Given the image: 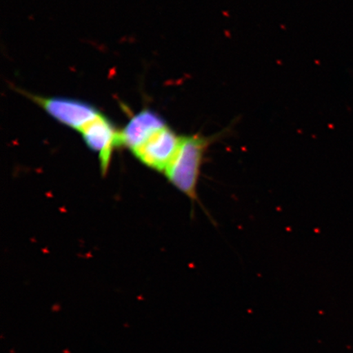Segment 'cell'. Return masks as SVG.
I'll return each instance as SVG.
<instances>
[{"label": "cell", "mask_w": 353, "mask_h": 353, "mask_svg": "<svg viewBox=\"0 0 353 353\" xmlns=\"http://www.w3.org/2000/svg\"><path fill=\"white\" fill-rule=\"evenodd\" d=\"M210 141L198 135L183 137L165 174L170 183L188 196L197 200V186L203 162Z\"/></svg>", "instance_id": "cell-1"}, {"label": "cell", "mask_w": 353, "mask_h": 353, "mask_svg": "<svg viewBox=\"0 0 353 353\" xmlns=\"http://www.w3.org/2000/svg\"><path fill=\"white\" fill-rule=\"evenodd\" d=\"M33 99L55 120L79 131L101 114L92 105L77 99L42 97Z\"/></svg>", "instance_id": "cell-2"}, {"label": "cell", "mask_w": 353, "mask_h": 353, "mask_svg": "<svg viewBox=\"0 0 353 353\" xmlns=\"http://www.w3.org/2000/svg\"><path fill=\"white\" fill-rule=\"evenodd\" d=\"M180 141V137L165 126L132 152L144 165L165 173L175 156Z\"/></svg>", "instance_id": "cell-3"}, {"label": "cell", "mask_w": 353, "mask_h": 353, "mask_svg": "<svg viewBox=\"0 0 353 353\" xmlns=\"http://www.w3.org/2000/svg\"><path fill=\"white\" fill-rule=\"evenodd\" d=\"M79 132L88 147L99 153L101 169L107 170L114 148L121 145L120 132L101 114Z\"/></svg>", "instance_id": "cell-4"}, {"label": "cell", "mask_w": 353, "mask_h": 353, "mask_svg": "<svg viewBox=\"0 0 353 353\" xmlns=\"http://www.w3.org/2000/svg\"><path fill=\"white\" fill-rule=\"evenodd\" d=\"M165 126L164 120L157 112L143 110L132 117L120 132L121 145L134 152Z\"/></svg>", "instance_id": "cell-5"}]
</instances>
